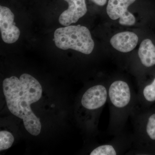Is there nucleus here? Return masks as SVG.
I'll return each mask as SVG.
<instances>
[{
    "instance_id": "obj_1",
    "label": "nucleus",
    "mask_w": 155,
    "mask_h": 155,
    "mask_svg": "<svg viewBox=\"0 0 155 155\" xmlns=\"http://www.w3.org/2000/svg\"><path fill=\"white\" fill-rule=\"evenodd\" d=\"M3 90L10 112L23 120L25 129L30 134L38 135L41 123L30 107L31 104L41 97L42 88L38 81L26 73L22 74L19 79L12 76L3 81Z\"/></svg>"
},
{
    "instance_id": "obj_2",
    "label": "nucleus",
    "mask_w": 155,
    "mask_h": 155,
    "mask_svg": "<svg viewBox=\"0 0 155 155\" xmlns=\"http://www.w3.org/2000/svg\"><path fill=\"white\" fill-rule=\"evenodd\" d=\"M107 102L110 112L108 130L112 134L119 135L137 106V94L127 81L116 79L108 84Z\"/></svg>"
},
{
    "instance_id": "obj_3",
    "label": "nucleus",
    "mask_w": 155,
    "mask_h": 155,
    "mask_svg": "<svg viewBox=\"0 0 155 155\" xmlns=\"http://www.w3.org/2000/svg\"><path fill=\"white\" fill-rule=\"evenodd\" d=\"M54 41L59 48L71 49L85 54H91L94 48V41L89 30L79 25L57 28L54 33Z\"/></svg>"
},
{
    "instance_id": "obj_4",
    "label": "nucleus",
    "mask_w": 155,
    "mask_h": 155,
    "mask_svg": "<svg viewBox=\"0 0 155 155\" xmlns=\"http://www.w3.org/2000/svg\"><path fill=\"white\" fill-rule=\"evenodd\" d=\"M108 101V84H96L87 89L81 97V105L89 111L102 110Z\"/></svg>"
},
{
    "instance_id": "obj_5",
    "label": "nucleus",
    "mask_w": 155,
    "mask_h": 155,
    "mask_svg": "<svg viewBox=\"0 0 155 155\" xmlns=\"http://www.w3.org/2000/svg\"><path fill=\"white\" fill-rule=\"evenodd\" d=\"M14 19V14L9 8L0 6V30L2 39L6 43H14L19 38L20 30L15 25Z\"/></svg>"
},
{
    "instance_id": "obj_6",
    "label": "nucleus",
    "mask_w": 155,
    "mask_h": 155,
    "mask_svg": "<svg viewBox=\"0 0 155 155\" xmlns=\"http://www.w3.org/2000/svg\"><path fill=\"white\" fill-rule=\"evenodd\" d=\"M68 4V8L61 14L59 18L60 24L68 26L75 23L87 12L85 0H64Z\"/></svg>"
},
{
    "instance_id": "obj_7",
    "label": "nucleus",
    "mask_w": 155,
    "mask_h": 155,
    "mask_svg": "<svg viewBox=\"0 0 155 155\" xmlns=\"http://www.w3.org/2000/svg\"><path fill=\"white\" fill-rule=\"evenodd\" d=\"M132 143L131 137L128 138L122 134L116 135L109 143L97 147L91 152V155H116L125 151Z\"/></svg>"
},
{
    "instance_id": "obj_8",
    "label": "nucleus",
    "mask_w": 155,
    "mask_h": 155,
    "mask_svg": "<svg viewBox=\"0 0 155 155\" xmlns=\"http://www.w3.org/2000/svg\"><path fill=\"white\" fill-rule=\"evenodd\" d=\"M138 41L137 35L130 31H124L116 34L110 41L112 46L122 53L131 51L136 47Z\"/></svg>"
},
{
    "instance_id": "obj_9",
    "label": "nucleus",
    "mask_w": 155,
    "mask_h": 155,
    "mask_svg": "<svg viewBox=\"0 0 155 155\" xmlns=\"http://www.w3.org/2000/svg\"><path fill=\"white\" fill-rule=\"evenodd\" d=\"M138 57L141 64L145 67L155 65V46L149 39L142 41L139 48Z\"/></svg>"
},
{
    "instance_id": "obj_10",
    "label": "nucleus",
    "mask_w": 155,
    "mask_h": 155,
    "mask_svg": "<svg viewBox=\"0 0 155 155\" xmlns=\"http://www.w3.org/2000/svg\"><path fill=\"white\" fill-rule=\"evenodd\" d=\"M136 0H109L107 12L109 17L113 20L119 19L127 12V8Z\"/></svg>"
},
{
    "instance_id": "obj_11",
    "label": "nucleus",
    "mask_w": 155,
    "mask_h": 155,
    "mask_svg": "<svg viewBox=\"0 0 155 155\" xmlns=\"http://www.w3.org/2000/svg\"><path fill=\"white\" fill-rule=\"evenodd\" d=\"M137 105L142 107L146 103L155 101V78L150 83L138 87Z\"/></svg>"
},
{
    "instance_id": "obj_12",
    "label": "nucleus",
    "mask_w": 155,
    "mask_h": 155,
    "mask_svg": "<svg viewBox=\"0 0 155 155\" xmlns=\"http://www.w3.org/2000/svg\"><path fill=\"white\" fill-rule=\"evenodd\" d=\"M14 137L10 132L7 131L0 132V150L10 148L13 144Z\"/></svg>"
},
{
    "instance_id": "obj_13",
    "label": "nucleus",
    "mask_w": 155,
    "mask_h": 155,
    "mask_svg": "<svg viewBox=\"0 0 155 155\" xmlns=\"http://www.w3.org/2000/svg\"><path fill=\"white\" fill-rule=\"evenodd\" d=\"M136 19L133 14L128 11L119 18V24L122 25H132L135 23Z\"/></svg>"
},
{
    "instance_id": "obj_14",
    "label": "nucleus",
    "mask_w": 155,
    "mask_h": 155,
    "mask_svg": "<svg viewBox=\"0 0 155 155\" xmlns=\"http://www.w3.org/2000/svg\"><path fill=\"white\" fill-rule=\"evenodd\" d=\"M97 5L103 6L107 3V0H91Z\"/></svg>"
}]
</instances>
